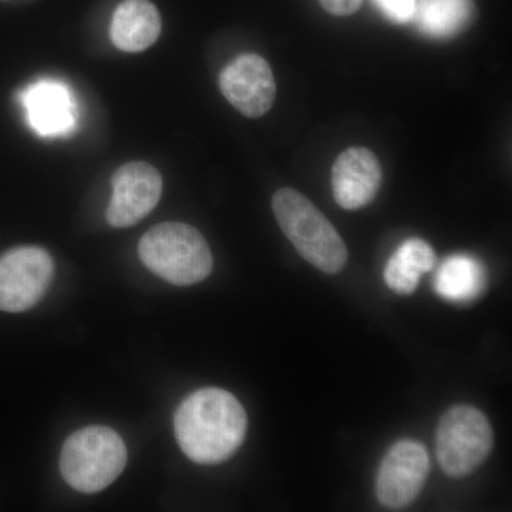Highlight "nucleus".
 Instances as JSON below:
<instances>
[{
  "instance_id": "obj_10",
  "label": "nucleus",
  "mask_w": 512,
  "mask_h": 512,
  "mask_svg": "<svg viewBox=\"0 0 512 512\" xmlns=\"http://www.w3.org/2000/svg\"><path fill=\"white\" fill-rule=\"evenodd\" d=\"M225 99L244 116L258 119L271 110L276 96V83L264 57L245 53L224 67L220 76Z\"/></svg>"
},
{
  "instance_id": "obj_13",
  "label": "nucleus",
  "mask_w": 512,
  "mask_h": 512,
  "mask_svg": "<svg viewBox=\"0 0 512 512\" xmlns=\"http://www.w3.org/2000/svg\"><path fill=\"white\" fill-rule=\"evenodd\" d=\"M436 265V254L426 241L407 239L394 252L384 269V281L399 295H410L416 291L420 276Z\"/></svg>"
},
{
  "instance_id": "obj_6",
  "label": "nucleus",
  "mask_w": 512,
  "mask_h": 512,
  "mask_svg": "<svg viewBox=\"0 0 512 512\" xmlns=\"http://www.w3.org/2000/svg\"><path fill=\"white\" fill-rule=\"evenodd\" d=\"M55 265L39 247H19L0 256V311L25 312L45 296Z\"/></svg>"
},
{
  "instance_id": "obj_8",
  "label": "nucleus",
  "mask_w": 512,
  "mask_h": 512,
  "mask_svg": "<svg viewBox=\"0 0 512 512\" xmlns=\"http://www.w3.org/2000/svg\"><path fill=\"white\" fill-rule=\"evenodd\" d=\"M429 471L430 458L423 444L397 441L383 458L377 474V498L387 508L406 507L419 495Z\"/></svg>"
},
{
  "instance_id": "obj_4",
  "label": "nucleus",
  "mask_w": 512,
  "mask_h": 512,
  "mask_svg": "<svg viewBox=\"0 0 512 512\" xmlns=\"http://www.w3.org/2000/svg\"><path fill=\"white\" fill-rule=\"evenodd\" d=\"M127 448L110 427L90 426L76 431L64 443L60 471L66 483L84 494L103 491L123 473Z\"/></svg>"
},
{
  "instance_id": "obj_9",
  "label": "nucleus",
  "mask_w": 512,
  "mask_h": 512,
  "mask_svg": "<svg viewBox=\"0 0 512 512\" xmlns=\"http://www.w3.org/2000/svg\"><path fill=\"white\" fill-rule=\"evenodd\" d=\"M26 120L37 136L66 137L79 120V107L69 84L53 77L29 84L19 96Z\"/></svg>"
},
{
  "instance_id": "obj_14",
  "label": "nucleus",
  "mask_w": 512,
  "mask_h": 512,
  "mask_svg": "<svg viewBox=\"0 0 512 512\" xmlns=\"http://www.w3.org/2000/svg\"><path fill=\"white\" fill-rule=\"evenodd\" d=\"M484 265L470 255H453L441 264L434 288L451 302L474 301L485 288Z\"/></svg>"
},
{
  "instance_id": "obj_16",
  "label": "nucleus",
  "mask_w": 512,
  "mask_h": 512,
  "mask_svg": "<svg viewBox=\"0 0 512 512\" xmlns=\"http://www.w3.org/2000/svg\"><path fill=\"white\" fill-rule=\"evenodd\" d=\"M384 18L397 25L412 22L419 0H372Z\"/></svg>"
},
{
  "instance_id": "obj_17",
  "label": "nucleus",
  "mask_w": 512,
  "mask_h": 512,
  "mask_svg": "<svg viewBox=\"0 0 512 512\" xmlns=\"http://www.w3.org/2000/svg\"><path fill=\"white\" fill-rule=\"evenodd\" d=\"M319 2L330 15L349 16L362 6L363 0H319Z\"/></svg>"
},
{
  "instance_id": "obj_11",
  "label": "nucleus",
  "mask_w": 512,
  "mask_h": 512,
  "mask_svg": "<svg viewBox=\"0 0 512 512\" xmlns=\"http://www.w3.org/2000/svg\"><path fill=\"white\" fill-rule=\"evenodd\" d=\"M382 184V167L372 151L352 147L343 151L332 168L335 200L345 210H359L375 200Z\"/></svg>"
},
{
  "instance_id": "obj_7",
  "label": "nucleus",
  "mask_w": 512,
  "mask_h": 512,
  "mask_svg": "<svg viewBox=\"0 0 512 512\" xmlns=\"http://www.w3.org/2000/svg\"><path fill=\"white\" fill-rule=\"evenodd\" d=\"M113 195L106 218L111 227L138 224L157 207L163 194V178L156 167L144 161L124 164L111 178Z\"/></svg>"
},
{
  "instance_id": "obj_2",
  "label": "nucleus",
  "mask_w": 512,
  "mask_h": 512,
  "mask_svg": "<svg viewBox=\"0 0 512 512\" xmlns=\"http://www.w3.org/2000/svg\"><path fill=\"white\" fill-rule=\"evenodd\" d=\"M276 221L286 238L309 264L338 274L348 261V249L328 218L305 195L282 188L272 200Z\"/></svg>"
},
{
  "instance_id": "obj_12",
  "label": "nucleus",
  "mask_w": 512,
  "mask_h": 512,
  "mask_svg": "<svg viewBox=\"0 0 512 512\" xmlns=\"http://www.w3.org/2000/svg\"><path fill=\"white\" fill-rule=\"evenodd\" d=\"M160 33V13L150 0H124L111 19V42L121 52H143L157 42Z\"/></svg>"
},
{
  "instance_id": "obj_15",
  "label": "nucleus",
  "mask_w": 512,
  "mask_h": 512,
  "mask_svg": "<svg viewBox=\"0 0 512 512\" xmlns=\"http://www.w3.org/2000/svg\"><path fill=\"white\" fill-rule=\"evenodd\" d=\"M471 13L468 0H419L413 20L424 35L443 39L466 28Z\"/></svg>"
},
{
  "instance_id": "obj_3",
  "label": "nucleus",
  "mask_w": 512,
  "mask_h": 512,
  "mask_svg": "<svg viewBox=\"0 0 512 512\" xmlns=\"http://www.w3.org/2000/svg\"><path fill=\"white\" fill-rule=\"evenodd\" d=\"M143 264L175 286L204 281L212 271V254L201 232L181 222L151 228L138 244Z\"/></svg>"
},
{
  "instance_id": "obj_1",
  "label": "nucleus",
  "mask_w": 512,
  "mask_h": 512,
  "mask_svg": "<svg viewBox=\"0 0 512 512\" xmlns=\"http://www.w3.org/2000/svg\"><path fill=\"white\" fill-rule=\"evenodd\" d=\"M247 426V413L237 397L215 387L188 396L174 419L181 450L198 464L228 460L244 443Z\"/></svg>"
},
{
  "instance_id": "obj_5",
  "label": "nucleus",
  "mask_w": 512,
  "mask_h": 512,
  "mask_svg": "<svg viewBox=\"0 0 512 512\" xmlns=\"http://www.w3.org/2000/svg\"><path fill=\"white\" fill-rule=\"evenodd\" d=\"M493 443L487 417L476 407L456 406L441 417L437 427V460L448 476H467L483 464Z\"/></svg>"
}]
</instances>
